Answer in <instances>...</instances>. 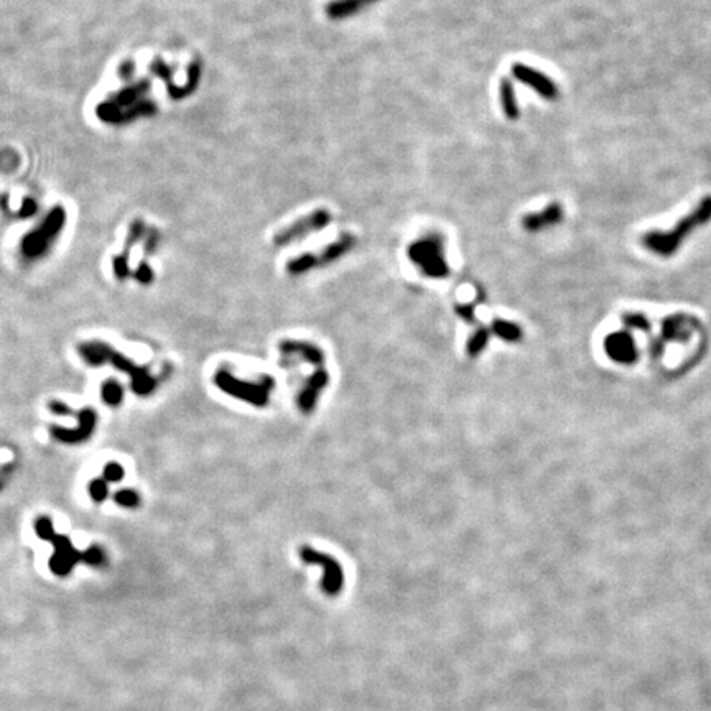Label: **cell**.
I'll return each instance as SVG.
<instances>
[{"instance_id": "obj_16", "label": "cell", "mask_w": 711, "mask_h": 711, "mask_svg": "<svg viewBox=\"0 0 711 711\" xmlns=\"http://www.w3.org/2000/svg\"><path fill=\"white\" fill-rule=\"evenodd\" d=\"M606 351L609 358L619 360V363H629L634 359V346L626 334H612L606 339Z\"/></svg>"}, {"instance_id": "obj_17", "label": "cell", "mask_w": 711, "mask_h": 711, "mask_svg": "<svg viewBox=\"0 0 711 711\" xmlns=\"http://www.w3.org/2000/svg\"><path fill=\"white\" fill-rule=\"evenodd\" d=\"M111 351L112 349L109 348V346L102 343H87L79 348V353H81L83 359L92 365H101L104 363H107V358L109 354H111Z\"/></svg>"}, {"instance_id": "obj_24", "label": "cell", "mask_w": 711, "mask_h": 711, "mask_svg": "<svg viewBox=\"0 0 711 711\" xmlns=\"http://www.w3.org/2000/svg\"><path fill=\"white\" fill-rule=\"evenodd\" d=\"M83 561H86L92 566H99L104 561V553L99 547H91L86 552H83Z\"/></svg>"}, {"instance_id": "obj_11", "label": "cell", "mask_w": 711, "mask_h": 711, "mask_svg": "<svg viewBox=\"0 0 711 711\" xmlns=\"http://www.w3.org/2000/svg\"><path fill=\"white\" fill-rule=\"evenodd\" d=\"M329 382V375L323 367H320L316 372L308 379L305 384L303 390L298 395V407L303 413H310L315 408L316 400L321 390H323Z\"/></svg>"}, {"instance_id": "obj_7", "label": "cell", "mask_w": 711, "mask_h": 711, "mask_svg": "<svg viewBox=\"0 0 711 711\" xmlns=\"http://www.w3.org/2000/svg\"><path fill=\"white\" fill-rule=\"evenodd\" d=\"M49 542L54 547V555L49 560V568L59 576L68 575L73 570V566L79 560H83V552H78L68 537L54 535Z\"/></svg>"}, {"instance_id": "obj_23", "label": "cell", "mask_w": 711, "mask_h": 711, "mask_svg": "<svg viewBox=\"0 0 711 711\" xmlns=\"http://www.w3.org/2000/svg\"><path fill=\"white\" fill-rule=\"evenodd\" d=\"M89 494H91V497L94 499V501H97V502L104 501V499L107 497V484H106V481H101V479H97V481H92L91 484H89Z\"/></svg>"}, {"instance_id": "obj_19", "label": "cell", "mask_w": 711, "mask_h": 711, "mask_svg": "<svg viewBox=\"0 0 711 711\" xmlns=\"http://www.w3.org/2000/svg\"><path fill=\"white\" fill-rule=\"evenodd\" d=\"M492 329L496 331V334H499L506 341H517L521 338V329H518V326L509 323V321L496 320L492 323Z\"/></svg>"}, {"instance_id": "obj_8", "label": "cell", "mask_w": 711, "mask_h": 711, "mask_svg": "<svg viewBox=\"0 0 711 711\" xmlns=\"http://www.w3.org/2000/svg\"><path fill=\"white\" fill-rule=\"evenodd\" d=\"M563 217H565V212H563V206L560 202H550L543 209L528 212L523 216L521 224L523 231L527 232H540L548 229V227L558 226L563 221Z\"/></svg>"}, {"instance_id": "obj_21", "label": "cell", "mask_w": 711, "mask_h": 711, "mask_svg": "<svg viewBox=\"0 0 711 711\" xmlns=\"http://www.w3.org/2000/svg\"><path fill=\"white\" fill-rule=\"evenodd\" d=\"M114 499H116V502L122 507H135V506H138V502H140L137 492L130 491V489H123V491H119Z\"/></svg>"}, {"instance_id": "obj_6", "label": "cell", "mask_w": 711, "mask_h": 711, "mask_svg": "<svg viewBox=\"0 0 711 711\" xmlns=\"http://www.w3.org/2000/svg\"><path fill=\"white\" fill-rule=\"evenodd\" d=\"M300 558L306 563H318V565H323L324 570L323 590L326 591V595L331 596L338 595L341 588L344 585V573L334 558L324 555V553L321 552H316L310 547L300 548Z\"/></svg>"}, {"instance_id": "obj_3", "label": "cell", "mask_w": 711, "mask_h": 711, "mask_svg": "<svg viewBox=\"0 0 711 711\" xmlns=\"http://www.w3.org/2000/svg\"><path fill=\"white\" fill-rule=\"evenodd\" d=\"M216 385L232 397L245 400L257 407H264L269 402L270 390L274 389V379L262 377L257 382H247V380L236 379L227 370H219L216 374Z\"/></svg>"}, {"instance_id": "obj_20", "label": "cell", "mask_w": 711, "mask_h": 711, "mask_svg": "<svg viewBox=\"0 0 711 711\" xmlns=\"http://www.w3.org/2000/svg\"><path fill=\"white\" fill-rule=\"evenodd\" d=\"M487 339H489V331L486 328H479L476 333L473 334V338L469 339V343H468V353L471 358H474V356H478L481 351L486 348V344H487Z\"/></svg>"}, {"instance_id": "obj_15", "label": "cell", "mask_w": 711, "mask_h": 711, "mask_svg": "<svg viewBox=\"0 0 711 711\" xmlns=\"http://www.w3.org/2000/svg\"><path fill=\"white\" fill-rule=\"evenodd\" d=\"M499 99H501V107L504 116H506L511 122L518 121V117H521V107H518L514 83L509 78H502L501 83H499Z\"/></svg>"}, {"instance_id": "obj_1", "label": "cell", "mask_w": 711, "mask_h": 711, "mask_svg": "<svg viewBox=\"0 0 711 711\" xmlns=\"http://www.w3.org/2000/svg\"><path fill=\"white\" fill-rule=\"evenodd\" d=\"M711 221V195L701 198V201L688 214L675 222L669 231H649L640 237V244L647 250L659 257H672L676 254L680 245L693 234L696 229Z\"/></svg>"}, {"instance_id": "obj_4", "label": "cell", "mask_w": 711, "mask_h": 711, "mask_svg": "<svg viewBox=\"0 0 711 711\" xmlns=\"http://www.w3.org/2000/svg\"><path fill=\"white\" fill-rule=\"evenodd\" d=\"M331 221H333L331 211L324 209V207L315 209L313 212H310L308 216L301 217V219L295 221L293 224H290L288 227H285V229L276 232L274 237V245L285 247L288 244H293V242H298L301 239H305V237L311 234V232L323 231L326 226H329Z\"/></svg>"}, {"instance_id": "obj_9", "label": "cell", "mask_w": 711, "mask_h": 711, "mask_svg": "<svg viewBox=\"0 0 711 711\" xmlns=\"http://www.w3.org/2000/svg\"><path fill=\"white\" fill-rule=\"evenodd\" d=\"M107 360L111 364L116 365L119 370H122V372H127L128 375H130L132 389H133V392H137L138 395H147L148 392H152L153 387H155V379L150 377L145 369L133 365L130 360H128L127 358H123L122 354H117V353H114V351H111Z\"/></svg>"}, {"instance_id": "obj_27", "label": "cell", "mask_w": 711, "mask_h": 711, "mask_svg": "<svg viewBox=\"0 0 711 711\" xmlns=\"http://www.w3.org/2000/svg\"><path fill=\"white\" fill-rule=\"evenodd\" d=\"M49 410H51V412H54V413H58V415H71V410H69L66 405H63L59 402L49 403Z\"/></svg>"}, {"instance_id": "obj_26", "label": "cell", "mask_w": 711, "mask_h": 711, "mask_svg": "<svg viewBox=\"0 0 711 711\" xmlns=\"http://www.w3.org/2000/svg\"><path fill=\"white\" fill-rule=\"evenodd\" d=\"M456 313L466 321H474V305H463L456 306Z\"/></svg>"}, {"instance_id": "obj_22", "label": "cell", "mask_w": 711, "mask_h": 711, "mask_svg": "<svg viewBox=\"0 0 711 711\" xmlns=\"http://www.w3.org/2000/svg\"><path fill=\"white\" fill-rule=\"evenodd\" d=\"M35 530H37V535L38 537H42L43 540H51V538L56 535L53 530V525H51V522H49V518L47 517H42L40 521H37V523H35Z\"/></svg>"}, {"instance_id": "obj_2", "label": "cell", "mask_w": 711, "mask_h": 711, "mask_svg": "<svg viewBox=\"0 0 711 711\" xmlns=\"http://www.w3.org/2000/svg\"><path fill=\"white\" fill-rule=\"evenodd\" d=\"M408 259L423 272L428 279L443 280L451 274L446 259H444L443 237L438 234H427L408 245Z\"/></svg>"}, {"instance_id": "obj_13", "label": "cell", "mask_w": 711, "mask_h": 711, "mask_svg": "<svg viewBox=\"0 0 711 711\" xmlns=\"http://www.w3.org/2000/svg\"><path fill=\"white\" fill-rule=\"evenodd\" d=\"M377 2L379 0H331V2L326 5L324 12L326 17L329 20L339 22V20L354 17V15L363 12L364 8H367L370 5Z\"/></svg>"}, {"instance_id": "obj_5", "label": "cell", "mask_w": 711, "mask_h": 711, "mask_svg": "<svg viewBox=\"0 0 711 711\" xmlns=\"http://www.w3.org/2000/svg\"><path fill=\"white\" fill-rule=\"evenodd\" d=\"M511 73L518 83L533 89L545 101H557L560 97L558 84L550 76H547L545 73L538 71V69L528 66L525 63H514Z\"/></svg>"}, {"instance_id": "obj_18", "label": "cell", "mask_w": 711, "mask_h": 711, "mask_svg": "<svg viewBox=\"0 0 711 711\" xmlns=\"http://www.w3.org/2000/svg\"><path fill=\"white\" fill-rule=\"evenodd\" d=\"M102 400L107 402L109 405H119L122 402V395L123 390L121 387V384H117L116 380H107V382L102 384Z\"/></svg>"}, {"instance_id": "obj_12", "label": "cell", "mask_w": 711, "mask_h": 711, "mask_svg": "<svg viewBox=\"0 0 711 711\" xmlns=\"http://www.w3.org/2000/svg\"><path fill=\"white\" fill-rule=\"evenodd\" d=\"M280 351L291 363L295 360H303L315 365L323 364V353L310 343H300V341H284L280 344Z\"/></svg>"}, {"instance_id": "obj_10", "label": "cell", "mask_w": 711, "mask_h": 711, "mask_svg": "<svg viewBox=\"0 0 711 711\" xmlns=\"http://www.w3.org/2000/svg\"><path fill=\"white\" fill-rule=\"evenodd\" d=\"M78 418H79V427L76 430H64L54 427L51 430L54 438H58L59 442L64 443H78L86 439L89 435L92 433L94 425H96V413H94L92 410L84 408L79 412Z\"/></svg>"}, {"instance_id": "obj_14", "label": "cell", "mask_w": 711, "mask_h": 711, "mask_svg": "<svg viewBox=\"0 0 711 711\" xmlns=\"http://www.w3.org/2000/svg\"><path fill=\"white\" fill-rule=\"evenodd\" d=\"M354 245H356V237L353 234H349V232H344V234H341L338 239L333 242V244L326 245L318 255L315 254L316 267L333 264V262H336L343 255L348 254V252L353 249Z\"/></svg>"}, {"instance_id": "obj_25", "label": "cell", "mask_w": 711, "mask_h": 711, "mask_svg": "<svg viewBox=\"0 0 711 711\" xmlns=\"http://www.w3.org/2000/svg\"><path fill=\"white\" fill-rule=\"evenodd\" d=\"M123 478V469L117 463H111L104 468V479L109 482H117Z\"/></svg>"}]
</instances>
